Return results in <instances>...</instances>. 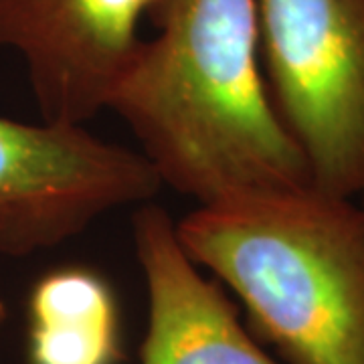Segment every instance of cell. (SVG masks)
I'll return each mask as SVG.
<instances>
[{
  "label": "cell",
  "instance_id": "obj_1",
  "mask_svg": "<svg viewBox=\"0 0 364 364\" xmlns=\"http://www.w3.org/2000/svg\"><path fill=\"white\" fill-rule=\"evenodd\" d=\"M158 35L107 109L124 119L162 186L198 205L312 184L273 109L255 0H154Z\"/></svg>",
  "mask_w": 364,
  "mask_h": 364
},
{
  "label": "cell",
  "instance_id": "obj_2",
  "mask_svg": "<svg viewBox=\"0 0 364 364\" xmlns=\"http://www.w3.org/2000/svg\"><path fill=\"white\" fill-rule=\"evenodd\" d=\"M176 239L287 364H364V207L314 184L198 205Z\"/></svg>",
  "mask_w": 364,
  "mask_h": 364
},
{
  "label": "cell",
  "instance_id": "obj_3",
  "mask_svg": "<svg viewBox=\"0 0 364 364\" xmlns=\"http://www.w3.org/2000/svg\"><path fill=\"white\" fill-rule=\"evenodd\" d=\"M273 109L316 188L364 198V0H255Z\"/></svg>",
  "mask_w": 364,
  "mask_h": 364
},
{
  "label": "cell",
  "instance_id": "obj_4",
  "mask_svg": "<svg viewBox=\"0 0 364 364\" xmlns=\"http://www.w3.org/2000/svg\"><path fill=\"white\" fill-rule=\"evenodd\" d=\"M160 188L142 152L100 140L83 124L0 116V253L57 247L116 208L150 203Z\"/></svg>",
  "mask_w": 364,
  "mask_h": 364
},
{
  "label": "cell",
  "instance_id": "obj_5",
  "mask_svg": "<svg viewBox=\"0 0 364 364\" xmlns=\"http://www.w3.org/2000/svg\"><path fill=\"white\" fill-rule=\"evenodd\" d=\"M154 0H0V47L26 65L45 122L85 124L107 109L144 47Z\"/></svg>",
  "mask_w": 364,
  "mask_h": 364
},
{
  "label": "cell",
  "instance_id": "obj_6",
  "mask_svg": "<svg viewBox=\"0 0 364 364\" xmlns=\"http://www.w3.org/2000/svg\"><path fill=\"white\" fill-rule=\"evenodd\" d=\"M148 291L142 364H279L251 338L221 287L198 272L170 215L144 203L132 221Z\"/></svg>",
  "mask_w": 364,
  "mask_h": 364
},
{
  "label": "cell",
  "instance_id": "obj_7",
  "mask_svg": "<svg viewBox=\"0 0 364 364\" xmlns=\"http://www.w3.org/2000/svg\"><path fill=\"white\" fill-rule=\"evenodd\" d=\"M119 314L112 286L90 267L45 273L28 296V363L117 364Z\"/></svg>",
  "mask_w": 364,
  "mask_h": 364
},
{
  "label": "cell",
  "instance_id": "obj_8",
  "mask_svg": "<svg viewBox=\"0 0 364 364\" xmlns=\"http://www.w3.org/2000/svg\"><path fill=\"white\" fill-rule=\"evenodd\" d=\"M4 318H6V306H4V301L0 299V324L4 322Z\"/></svg>",
  "mask_w": 364,
  "mask_h": 364
},
{
  "label": "cell",
  "instance_id": "obj_9",
  "mask_svg": "<svg viewBox=\"0 0 364 364\" xmlns=\"http://www.w3.org/2000/svg\"><path fill=\"white\" fill-rule=\"evenodd\" d=\"M360 203H363V207H364V198H363V200H360Z\"/></svg>",
  "mask_w": 364,
  "mask_h": 364
}]
</instances>
